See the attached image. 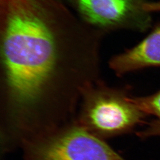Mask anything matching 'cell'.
I'll list each match as a JSON object with an SVG mask.
<instances>
[{
	"mask_svg": "<svg viewBox=\"0 0 160 160\" xmlns=\"http://www.w3.org/2000/svg\"><path fill=\"white\" fill-rule=\"evenodd\" d=\"M105 34L62 0H0L2 95L16 113L71 100L100 80Z\"/></svg>",
	"mask_w": 160,
	"mask_h": 160,
	"instance_id": "obj_1",
	"label": "cell"
},
{
	"mask_svg": "<svg viewBox=\"0 0 160 160\" xmlns=\"http://www.w3.org/2000/svg\"><path fill=\"white\" fill-rule=\"evenodd\" d=\"M83 119L90 131L112 137L132 131L147 115L132 101L125 89L107 86L101 79L83 90Z\"/></svg>",
	"mask_w": 160,
	"mask_h": 160,
	"instance_id": "obj_2",
	"label": "cell"
},
{
	"mask_svg": "<svg viewBox=\"0 0 160 160\" xmlns=\"http://www.w3.org/2000/svg\"><path fill=\"white\" fill-rule=\"evenodd\" d=\"M86 24L103 33L120 29L143 32L151 26L143 0H62Z\"/></svg>",
	"mask_w": 160,
	"mask_h": 160,
	"instance_id": "obj_3",
	"label": "cell"
},
{
	"mask_svg": "<svg viewBox=\"0 0 160 160\" xmlns=\"http://www.w3.org/2000/svg\"><path fill=\"white\" fill-rule=\"evenodd\" d=\"M33 160H125L84 128H74L34 148Z\"/></svg>",
	"mask_w": 160,
	"mask_h": 160,
	"instance_id": "obj_4",
	"label": "cell"
},
{
	"mask_svg": "<svg viewBox=\"0 0 160 160\" xmlns=\"http://www.w3.org/2000/svg\"><path fill=\"white\" fill-rule=\"evenodd\" d=\"M109 65L119 76L147 67H160V24L135 47L112 58Z\"/></svg>",
	"mask_w": 160,
	"mask_h": 160,
	"instance_id": "obj_5",
	"label": "cell"
},
{
	"mask_svg": "<svg viewBox=\"0 0 160 160\" xmlns=\"http://www.w3.org/2000/svg\"><path fill=\"white\" fill-rule=\"evenodd\" d=\"M132 101L145 114L153 117V119L147 123L145 129L137 133L139 138H147L160 136V90L143 97H131Z\"/></svg>",
	"mask_w": 160,
	"mask_h": 160,
	"instance_id": "obj_6",
	"label": "cell"
},
{
	"mask_svg": "<svg viewBox=\"0 0 160 160\" xmlns=\"http://www.w3.org/2000/svg\"><path fill=\"white\" fill-rule=\"evenodd\" d=\"M144 8L148 12H160V2H145Z\"/></svg>",
	"mask_w": 160,
	"mask_h": 160,
	"instance_id": "obj_7",
	"label": "cell"
}]
</instances>
